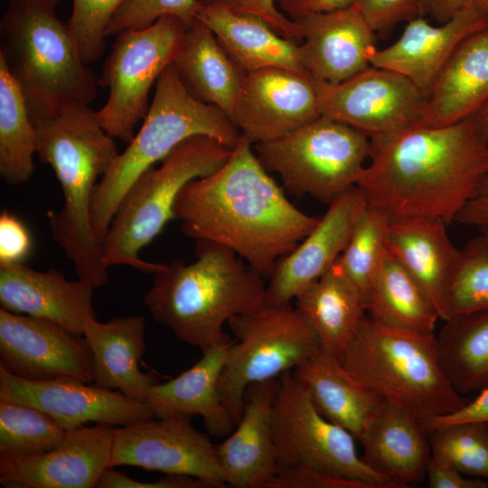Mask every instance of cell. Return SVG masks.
<instances>
[{"label": "cell", "mask_w": 488, "mask_h": 488, "mask_svg": "<svg viewBox=\"0 0 488 488\" xmlns=\"http://www.w3.org/2000/svg\"><path fill=\"white\" fill-rule=\"evenodd\" d=\"M232 149L210 136H192L160 165L141 174L122 197L103 239L104 265H124L151 274L160 269L164 263L144 260L140 251L175 218L174 204L183 187L221 167Z\"/></svg>", "instance_id": "ba28073f"}, {"label": "cell", "mask_w": 488, "mask_h": 488, "mask_svg": "<svg viewBox=\"0 0 488 488\" xmlns=\"http://www.w3.org/2000/svg\"><path fill=\"white\" fill-rule=\"evenodd\" d=\"M0 399L36 408L52 417L65 431L88 422L120 427L154 418L146 404L119 390L73 379L28 380L1 367Z\"/></svg>", "instance_id": "e0dca14e"}, {"label": "cell", "mask_w": 488, "mask_h": 488, "mask_svg": "<svg viewBox=\"0 0 488 488\" xmlns=\"http://www.w3.org/2000/svg\"><path fill=\"white\" fill-rule=\"evenodd\" d=\"M173 65L196 99L219 107L230 118L245 73L198 19L186 25Z\"/></svg>", "instance_id": "4dcf8cb0"}, {"label": "cell", "mask_w": 488, "mask_h": 488, "mask_svg": "<svg viewBox=\"0 0 488 488\" xmlns=\"http://www.w3.org/2000/svg\"><path fill=\"white\" fill-rule=\"evenodd\" d=\"M186 24L163 16L153 24L119 33L107 58L99 86L109 89L104 106L95 111L102 128L128 144L135 127L150 105L148 93L163 71L173 63Z\"/></svg>", "instance_id": "7c38bea8"}, {"label": "cell", "mask_w": 488, "mask_h": 488, "mask_svg": "<svg viewBox=\"0 0 488 488\" xmlns=\"http://www.w3.org/2000/svg\"><path fill=\"white\" fill-rule=\"evenodd\" d=\"M488 104V26L455 50L428 95L421 123L442 127L474 117Z\"/></svg>", "instance_id": "484cf974"}, {"label": "cell", "mask_w": 488, "mask_h": 488, "mask_svg": "<svg viewBox=\"0 0 488 488\" xmlns=\"http://www.w3.org/2000/svg\"><path fill=\"white\" fill-rule=\"evenodd\" d=\"M202 5L196 0H126L115 12L106 37L147 27L163 16H173L188 25Z\"/></svg>", "instance_id": "60d3db41"}, {"label": "cell", "mask_w": 488, "mask_h": 488, "mask_svg": "<svg viewBox=\"0 0 488 488\" xmlns=\"http://www.w3.org/2000/svg\"><path fill=\"white\" fill-rule=\"evenodd\" d=\"M299 43L303 69L314 80L343 82L371 66L376 33L358 5L305 15Z\"/></svg>", "instance_id": "44dd1931"}, {"label": "cell", "mask_w": 488, "mask_h": 488, "mask_svg": "<svg viewBox=\"0 0 488 488\" xmlns=\"http://www.w3.org/2000/svg\"><path fill=\"white\" fill-rule=\"evenodd\" d=\"M367 201L353 186L328 204L315 227L276 263L266 286L264 304H290L338 259Z\"/></svg>", "instance_id": "d6986e66"}, {"label": "cell", "mask_w": 488, "mask_h": 488, "mask_svg": "<svg viewBox=\"0 0 488 488\" xmlns=\"http://www.w3.org/2000/svg\"><path fill=\"white\" fill-rule=\"evenodd\" d=\"M340 361L357 381L422 419L467 403L440 367L435 333L393 328L365 314Z\"/></svg>", "instance_id": "52a82bcc"}, {"label": "cell", "mask_w": 488, "mask_h": 488, "mask_svg": "<svg viewBox=\"0 0 488 488\" xmlns=\"http://www.w3.org/2000/svg\"><path fill=\"white\" fill-rule=\"evenodd\" d=\"M293 373L319 413L348 430L357 441L385 402L352 378L337 355L322 346Z\"/></svg>", "instance_id": "83f0119b"}, {"label": "cell", "mask_w": 488, "mask_h": 488, "mask_svg": "<svg viewBox=\"0 0 488 488\" xmlns=\"http://www.w3.org/2000/svg\"><path fill=\"white\" fill-rule=\"evenodd\" d=\"M389 221L383 212L367 204L336 261L357 288L366 310L389 252L387 234Z\"/></svg>", "instance_id": "d590c367"}, {"label": "cell", "mask_w": 488, "mask_h": 488, "mask_svg": "<svg viewBox=\"0 0 488 488\" xmlns=\"http://www.w3.org/2000/svg\"><path fill=\"white\" fill-rule=\"evenodd\" d=\"M429 488H488V482L464 474L448 463L431 455L427 467Z\"/></svg>", "instance_id": "7dc6e473"}, {"label": "cell", "mask_w": 488, "mask_h": 488, "mask_svg": "<svg viewBox=\"0 0 488 488\" xmlns=\"http://www.w3.org/2000/svg\"><path fill=\"white\" fill-rule=\"evenodd\" d=\"M115 427L97 423L66 431L59 446L37 455H0L7 488H93L110 467Z\"/></svg>", "instance_id": "ac0fdd59"}, {"label": "cell", "mask_w": 488, "mask_h": 488, "mask_svg": "<svg viewBox=\"0 0 488 488\" xmlns=\"http://www.w3.org/2000/svg\"><path fill=\"white\" fill-rule=\"evenodd\" d=\"M44 3H46L48 5H50L52 8H56V6L60 4L61 0H42Z\"/></svg>", "instance_id": "11a10c76"}, {"label": "cell", "mask_w": 488, "mask_h": 488, "mask_svg": "<svg viewBox=\"0 0 488 488\" xmlns=\"http://www.w3.org/2000/svg\"><path fill=\"white\" fill-rule=\"evenodd\" d=\"M455 222L478 228L488 227V174L471 200L462 209Z\"/></svg>", "instance_id": "f907efd6"}, {"label": "cell", "mask_w": 488, "mask_h": 488, "mask_svg": "<svg viewBox=\"0 0 488 488\" xmlns=\"http://www.w3.org/2000/svg\"><path fill=\"white\" fill-rule=\"evenodd\" d=\"M126 0H72L68 28L82 61L99 60L106 48V29L115 12Z\"/></svg>", "instance_id": "ab89813d"}, {"label": "cell", "mask_w": 488, "mask_h": 488, "mask_svg": "<svg viewBox=\"0 0 488 488\" xmlns=\"http://www.w3.org/2000/svg\"><path fill=\"white\" fill-rule=\"evenodd\" d=\"M321 116L317 81L305 70L245 73L230 119L252 144L283 136Z\"/></svg>", "instance_id": "2e32d148"}, {"label": "cell", "mask_w": 488, "mask_h": 488, "mask_svg": "<svg viewBox=\"0 0 488 488\" xmlns=\"http://www.w3.org/2000/svg\"><path fill=\"white\" fill-rule=\"evenodd\" d=\"M244 136L225 164L187 183L174 204L181 230L233 250L268 279L277 261L315 227L310 216L288 201Z\"/></svg>", "instance_id": "7a4b0ae2"}, {"label": "cell", "mask_w": 488, "mask_h": 488, "mask_svg": "<svg viewBox=\"0 0 488 488\" xmlns=\"http://www.w3.org/2000/svg\"><path fill=\"white\" fill-rule=\"evenodd\" d=\"M190 418H153L115 428L109 466H138L198 478L211 488L226 486L217 445Z\"/></svg>", "instance_id": "5bb4252c"}, {"label": "cell", "mask_w": 488, "mask_h": 488, "mask_svg": "<svg viewBox=\"0 0 488 488\" xmlns=\"http://www.w3.org/2000/svg\"><path fill=\"white\" fill-rule=\"evenodd\" d=\"M66 431L48 414L0 399V455L30 456L61 445Z\"/></svg>", "instance_id": "74e56055"}, {"label": "cell", "mask_w": 488, "mask_h": 488, "mask_svg": "<svg viewBox=\"0 0 488 488\" xmlns=\"http://www.w3.org/2000/svg\"><path fill=\"white\" fill-rule=\"evenodd\" d=\"M316 81L321 116L370 137L421 123L426 96L396 71L371 65L337 84Z\"/></svg>", "instance_id": "4fadbf2b"}, {"label": "cell", "mask_w": 488, "mask_h": 488, "mask_svg": "<svg viewBox=\"0 0 488 488\" xmlns=\"http://www.w3.org/2000/svg\"><path fill=\"white\" fill-rule=\"evenodd\" d=\"M357 186L389 220H455L488 174V141L474 117L452 125L417 124L370 137Z\"/></svg>", "instance_id": "6da1fadb"}, {"label": "cell", "mask_w": 488, "mask_h": 488, "mask_svg": "<svg viewBox=\"0 0 488 488\" xmlns=\"http://www.w3.org/2000/svg\"><path fill=\"white\" fill-rule=\"evenodd\" d=\"M231 342L202 351L201 359L191 368L164 383L153 384L145 404L154 418L201 415L210 435L229 436L236 423L221 399L218 383Z\"/></svg>", "instance_id": "d4e9b609"}, {"label": "cell", "mask_w": 488, "mask_h": 488, "mask_svg": "<svg viewBox=\"0 0 488 488\" xmlns=\"http://www.w3.org/2000/svg\"><path fill=\"white\" fill-rule=\"evenodd\" d=\"M432 455L465 475L488 482V423L449 425L429 432Z\"/></svg>", "instance_id": "f35d334b"}, {"label": "cell", "mask_w": 488, "mask_h": 488, "mask_svg": "<svg viewBox=\"0 0 488 488\" xmlns=\"http://www.w3.org/2000/svg\"><path fill=\"white\" fill-rule=\"evenodd\" d=\"M254 151L292 194H308L330 204L357 186L370 157L371 139L320 116L283 136L254 144Z\"/></svg>", "instance_id": "9c48e42d"}, {"label": "cell", "mask_w": 488, "mask_h": 488, "mask_svg": "<svg viewBox=\"0 0 488 488\" xmlns=\"http://www.w3.org/2000/svg\"><path fill=\"white\" fill-rule=\"evenodd\" d=\"M471 0H423L421 15H429L436 23L449 20L459 9Z\"/></svg>", "instance_id": "816d5d0a"}, {"label": "cell", "mask_w": 488, "mask_h": 488, "mask_svg": "<svg viewBox=\"0 0 488 488\" xmlns=\"http://www.w3.org/2000/svg\"><path fill=\"white\" fill-rule=\"evenodd\" d=\"M228 324L235 340L229 346L218 390L237 424L249 385L279 378L295 370L315 353L321 343L290 304H264L232 317Z\"/></svg>", "instance_id": "30bf717a"}, {"label": "cell", "mask_w": 488, "mask_h": 488, "mask_svg": "<svg viewBox=\"0 0 488 488\" xmlns=\"http://www.w3.org/2000/svg\"><path fill=\"white\" fill-rule=\"evenodd\" d=\"M480 132L488 141V104L474 117Z\"/></svg>", "instance_id": "f5cc1de1"}, {"label": "cell", "mask_w": 488, "mask_h": 488, "mask_svg": "<svg viewBox=\"0 0 488 488\" xmlns=\"http://www.w3.org/2000/svg\"><path fill=\"white\" fill-rule=\"evenodd\" d=\"M0 367L28 380L92 383L93 357L81 334L45 318L0 309Z\"/></svg>", "instance_id": "9a60e30c"}, {"label": "cell", "mask_w": 488, "mask_h": 488, "mask_svg": "<svg viewBox=\"0 0 488 488\" xmlns=\"http://www.w3.org/2000/svg\"><path fill=\"white\" fill-rule=\"evenodd\" d=\"M196 257L192 263H164L144 303L178 340L204 351L231 342L224 324L263 305L267 283L222 245L197 240Z\"/></svg>", "instance_id": "277c9868"}, {"label": "cell", "mask_w": 488, "mask_h": 488, "mask_svg": "<svg viewBox=\"0 0 488 488\" xmlns=\"http://www.w3.org/2000/svg\"><path fill=\"white\" fill-rule=\"evenodd\" d=\"M202 6L221 7L236 14H249L262 19L281 36L302 42L301 26L285 15L277 7V0H196Z\"/></svg>", "instance_id": "b9f144b4"}, {"label": "cell", "mask_w": 488, "mask_h": 488, "mask_svg": "<svg viewBox=\"0 0 488 488\" xmlns=\"http://www.w3.org/2000/svg\"><path fill=\"white\" fill-rule=\"evenodd\" d=\"M488 16V0H474Z\"/></svg>", "instance_id": "db71d44e"}, {"label": "cell", "mask_w": 488, "mask_h": 488, "mask_svg": "<svg viewBox=\"0 0 488 488\" xmlns=\"http://www.w3.org/2000/svg\"><path fill=\"white\" fill-rule=\"evenodd\" d=\"M459 249L444 299V319L488 310V227Z\"/></svg>", "instance_id": "8d00e7d4"}, {"label": "cell", "mask_w": 488, "mask_h": 488, "mask_svg": "<svg viewBox=\"0 0 488 488\" xmlns=\"http://www.w3.org/2000/svg\"><path fill=\"white\" fill-rule=\"evenodd\" d=\"M359 442L362 462L398 488L413 487L427 477L429 432L412 412L385 401Z\"/></svg>", "instance_id": "cb8c5ba5"}, {"label": "cell", "mask_w": 488, "mask_h": 488, "mask_svg": "<svg viewBox=\"0 0 488 488\" xmlns=\"http://www.w3.org/2000/svg\"><path fill=\"white\" fill-rule=\"evenodd\" d=\"M366 312L384 325L418 333H435L438 311L425 291L389 251Z\"/></svg>", "instance_id": "836d02e7"}, {"label": "cell", "mask_w": 488, "mask_h": 488, "mask_svg": "<svg viewBox=\"0 0 488 488\" xmlns=\"http://www.w3.org/2000/svg\"><path fill=\"white\" fill-rule=\"evenodd\" d=\"M36 155L49 164L60 183L63 205L49 215L51 232L75 268L78 278L94 289L108 284L102 246L90 221L98 178L118 155L114 138L88 105H67L33 121Z\"/></svg>", "instance_id": "3957f363"}, {"label": "cell", "mask_w": 488, "mask_h": 488, "mask_svg": "<svg viewBox=\"0 0 488 488\" xmlns=\"http://www.w3.org/2000/svg\"><path fill=\"white\" fill-rule=\"evenodd\" d=\"M296 308L321 346L340 359L366 306L355 286L335 262L295 298Z\"/></svg>", "instance_id": "1f68e13d"}, {"label": "cell", "mask_w": 488, "mask_h": 488, "mask_svg": "<svg viewBox=\"0 0 488 488\" xmlns=\"http://www.w3.org/2000/svg\"><path fill=\"white\" fill-rule=\"evenodd\" d=\"M277 387L278 379L249 385L235 430L217 445L227 485L265 488L277 474L271 419Z\"/></svg>", "instance_id": "603a6c76"}, {"label": "cell", "mask_w": 488, "mask_h": 488, "mask_svg": "<svg viewBox=\"0 0 488 488\" xmlns=\"http://www.w3.org/2000/svg\"><path fill=\"white\" fill-rule=\"evenodd\" d=\"M35 130L22 89L0 54V176L8 184L28 182L34 172Z\"/></svg>", "instance_id": "e575fe53"}, {"label": "cell", "mask_w": 488, "mask_h": 488, "mask_svg": "<svg viewBox=\"0 0 488 488\" xmlns=\"http://www.w3.org/2000/svg\"><path fill=\"white\" fill-rule=\"evenodd\" d=\"M94 288L50 268L37 271L23 262L0 264V305L14 314L54 321L83 335V320L96 316Z\"/></svg>", "instance_id": "7402d4cb"}, {"label": "cell", "mask_w": 488, "mask_h": 488, "mask_svg": "<svg viewBox=\"0 0 488 488\" xmlns=\"http://www.w3.org/2000/svg\"><path fill=\"white\" fill-rule=\"evenodd\" d=\"M196 136L234 148L241 134L222 109L201 101L186 89L172 63L155 82L142 127L94 189L90 221L101 246L122 197L135 180L183 141Z\"/></svg>", "instance_id": "8992f818"}, {"label": "cell", "mask_w": 488, "mask_h": 488, "mask_svg": "<svg viewBox=\"0 0 488 488\" xmlns=\"http://www.w3.org/2000/svg\"><path fill=\"white\" fill-rule=\"evenodd\" d=\"M265 488H372L370 484L305 467L278 469Z\"/></svg>", "instance_id": "ee69618b"}, {"label": "cell", "mask_w": 488, "mask_h": 488, "mask_svg": "<svg viewBox=\"0 0 488 488\" xmlns=\"http://www.w3.org/2000/svg\"><path fill=\"white\" fill-rule=\"evenodd\" d=\"M196 19L207 25L244 72L269 68L305 70L299 43L286 39L262 19L216 6H201Z\"/></svg>", "instance_id": "f546056e"}, {"label": "cell", "mask_w": 488, "mask_h": 488, "mask_svg": "<svg viewBox=\"0 0 488 488\" xmlns=\"http://www.w3.org/2000/svg\"><path fill=\"white\" fill-rule=\"evenodd\" d=\"M145 320L143 315H124L101 323L96 316L83 320V335L93 357V384L118 389L145 404L155 376L138 367L145 348Z\"/></svg>", "instance_id": "4316f807"}, {"label": "cell", "mask_w": 488, "mask_h": 488, "mask_svg": "<svg viewBox=\"0 0 488 488\" xmlns=\"http://www.w3.org/2000/svg\"><path fill=\"white\" fill-rule=\"evenodd\" d=\"M479 421L488 423V387L479 391L478 396L455 412L423 419L428 432L449 425Z\"/></svg>", "instance_id": "c3c4849f"}, {"label": "cell", "mask_w": 488, "mask_h": 488, "mask_svg": "<svg viewBox=\"0 0 488 488\" xmlns=\"http://www.w3.org/2000/svg\"><path fill=\"white\" fill-rule=\"evenodd\" d=\"M271 425L277 470L305 467L361 481L372 488H398L362 462L355 437L319 413L293 371L278 378Z\"/></svg>", "instance_id": "8fae6325"}, {"label": "cell", "mask_w": 488, "mask_h": 488, "mask_svg": "<svg viewBox=\"0 0 488 488\" xmlns=\"http://www.w3.org/2000/svg\"><path fill=\"white\" fill-rule=\"evenodd\" d=\"M96 488H211L203 480L188 475L167 474L155 482H139L126 474L108 467L100 475Z\"/></svg>", "instance_id": "bcb514c9"}, {"label": "cell", "mask_w": 488, "mask_h": 488, "mask_svg": "<svg viewBox=\"0 0 488 488\" xmlns=\"http://www.w3.org/2000/svg\"><path fill=\"white\" fill-rule=\"evenodd\" d=\"M488 26V16L471 0L449 20L436 25L425 16L407 22L399 39L376 49L371 65L396 71L410 80L426 96L458 45L472 33Z\"/></svg>", "instance_id": "ffe728a7"}, {"label": "cell", "mask_w": 488, "mask_h": 488, "mask_svg": "<svg viewBox=\"0 0 488 488\" xmlns=\"http://www.w3.org/2000/svg\"><path fill=\"white\" fill-rule=\"evenodd\" d=\"M0 28V54L22 89L32 121L96 99L98 80L54 8L42 0H10Z\"/></svg>", "instance_id": "5b68a950"}, {"label": "cell", "mask_w": 488, "mask_h": 488, "mask_svg": "<svg viewBox=\"0 0 488 488\" xmlns=\"http://www.w3.org/2000/svg\"><path fill=\"white\" fill-rule=\"evenodd\" d=\"M423 0H358L356 5L376 33L421 15Z\"/></svg>", "instance_id": "7bdbcfd3"}, {"label": "cell", "mask_w": 488, "mask_h": 488, "mask_svg": "<svg viewBox=\"0 0 488 488\" xmlns=\"http://www.w3.org/2000/svg\"><path fill=\"white\" fill-rule=\"evenodd\" d=\"M358 0H277L278 9L296 21L305 15L348 8Z\"/></svg>", "instance_id": "681fc988"}, {"label": "cell", "mask_w": 488, "mask_h": 488, "mask_svg": "<svg viewBox=\"0 0 488 488\" xmlns=\"http://www.w3.org/2000/svg\"><path fill=\"white\" fill-rule=\"evenodd\" d=\"M32 248V237L23 222L3 211L0 214V264L23 262Z\"/></svg>", "instance_id": "f6af8a7d"}, {"label": "cell", "mask_w": 488, "mask_h": 488, "mask_svg": "<svg viewBox=\"0 0 488 488\" xmlns=\"http://www.w3.org/2000/svg\"><path fill=\"white\" fill-rule=\"evenodd\" d=\"M436 334L440 367L461 395L488 387V310L454 315Z\"/></svg>", "instance_id": "d6a6232c"}, {"label": "cell", "mask_w": 488, "mask_h": 488, "mask_svg": "<svg viewBox=\"0 0 488 488\" xmlns=\"http://www.w3.org/2000/svg\"><path fill=\"white\" fill-rule=\"evenodd\" d=\"M447 223L430 218L390 220L389 251L418 282L444 319L446 286L458 256Z\"/></svg>", "instance_id": "f1b7e54d"}]
</instances>
